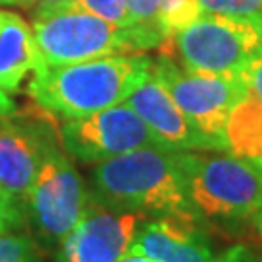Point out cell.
Here are the masks:
<instances>
[{
  "instance_id": "cell-11",
  "label": "cell",
  "mask_w": 262,
  "mask_h": 262,
  "mask_svg": "<svg viewBox=\"0 0 262 262\" xmlns=\"http://www.w3.org/2000/svg\"><path fill=\"white\" fill-rule=\"evenodd\" d=\"M126 105L138 113L163 150L215 151L212 142L198 132L154 74L148 76V80L128 95Z\"/></svg>"
},
{
  "instance_id": "cell-28",
  "label": "cell",
  "mask_w": 262,
  "mask_h": 262,
  "mask_svg": "<svg viewBox=\"0 0 262 262\" xmlns=\"http://www.w3.org/2000/svg\"><path fill=\"white\" fill-rule=\"evenodd\" d=\"M260 169H262V167H260Z\"/></svg>"
},
{
  "instance_id": "cell-4",
  "label": "cell",
  "mask_w": 262,
  "mask_h": 262,
  "mask_svg": "<svg viewBox=\"0 0 262 262\" xmlns=\"http://www.w3.org/2000/svg\"><path fill=\"white\" fill-rule=\"evenodd\" d=\"M187 196L196 215L239 222L262 210V169L229 151H179Z\"/></svg>"
},
{
  "instance_id": "cell-1",
  "label": "cell",
  "mask_w": 262,
  "mask_h": 262,
  "mask_svg": "<svg viewBox=\"0 0 262 262\" xmlns=\"http://www.w3.org/2000/svg\"><path fill=\"white\" fill-rule=\"evenodd\" d=\"M151 60L142 53L111 55L62 66H39L28 95L41 111L64 121L82 119L128 99L151 74Z\"/></svg>"
},
{
  "instance_id": "cell-18",
  "label": "cell",
  "mask_w": 262,
  "mask_h": 262,
  "mask_svg": "<svg viewBox=\"0 0 262 262\" xmlns=\"http://www.w3.org/2000/svg\"><path fill=\"white\" fill-rule=\"evenodd\" d=\"M202 14L233 18H262V0H198Z\"/></svg>"
},
{
  "instance_id": "cell-27",
  "label": "cell",
  "mask_w": 262,
  "mask_h": 262,
  "mask_svg": "<svg viewBox=\"0 0 262 262\" xmlns=\"http://www.w3.org/2000/svg\"><path fill=\"white\" fill-rule=\"evenodd\" d=\"M39 2H56V0H39Z\"/></svg>"
},
{
  "instance_id": "cell-25",
  "label": "cell",
  "mask_w": 262,
  "mask_h": 262,
  "mask_svg": "<svg viewBox=\"0 0 262 262\" xmlns=\"http://www.w3.org/2000/svg\"><path fill=\"white\" fill-rule=\"evenodd\" d=\"M37 2L39 0H18V6H21V8H33Z\"/></svg>"
},
{
  "instance_id": "cell-15",
  "label": "cell",
  "mask_w": 262,
  "mask_h": 262,
  "mask_svg": "<svg viewBox=\"0 0 262 262\" xmlns=\"http://www.w3.org/2000/svg\"><path fill=\"white\" fill-rule=\"evenodd\" d=\"M45 4L62 10L88 12L105 21H111L119 28H140L134 24L124 0H56V2H45Z\"/></svg>"
},
{
  "instance_id": "cell-21",
  "label": "cell",
  "mask_w": 262,
  "mask_h": 262,
  "mask_svg": "<svg viewBox=\"0 0 262 262\" xmlns=\"http://www.w3.org/2000/svg\"><path fill=\"white\" fill-rule=\"evenodd\" d=\"M243 76L249 88L254 92V95L262 101V55L254 56L253 60L245 66Z\"/></svg>"
},
{
  "instance_id": "cell-2",
  "label": "cell",
  "mask_w": 262,
  "mask_h": 262,
  "mask_svg": "<svg viewBox=\"0 0 262 262\" xmlns=\"http://www.w3.org/2000/svg\"><path fill=\"white\" fill-rule=\"evenodd\" d=\"M97 204L119 212L192 215L179 151L140 148L95 163Z\"/></svg>"
},
{
  "instance_id": "cell-12",
  "label": "cell",
  "mask_w": 262,
  "mask_h": 262,
  "mask_svg": "<svg viewBox=\"0 0 262 262\" xmlns=\"http://www.w3.org/2000/svg\"><path fill=\"white\" fill-rule=\"evenodd\" d=\"M128 253L154 262H214L215 254L208 237L194 225L192 215H165L142 222Z\"/></svg>"
},
{
  "instance_id": "cell-26",
  "label": "cell",
  "mask_w": 262,
  "mask_h": 262,
  "mask_svg": "<svg viewBox=\"0 0 262 262\" xmlns=\"http://www.w3.org/2000/svg\"><path fill=\"white\" fill-rule=\"evenodd\" d=\"M0 6H18V0H0Z\"/></svg>"
},
{
  "instance_id": "cell-14",
  "label": "cell",
  "mask_w": 262,
  "mask_h": 262,
  "mask_svg": "<svg viewBox=\"0 0 262 262\" xmlns=\"http://www.w3.org/2000/svg\"><path fill=\"white\" fill-rule=\"evenodd\" d=\"M225 142L229 154L262 167V101L251 88L229 113Z\"/></svg>"
},
{
  "instance_id": "cell-23",
  "label": "cell",
  "mask_w": 262,
  "mask_h": 262,
  "mask_svg": "<svg viewBox=\"0 0 262 262\" xmlns=\"http://www.w3.org/2000/svg\"><path fill=\"white\" fill-rule=\"evenodd\" d=\"M14 115H16V103L10 99L8 92L0 88V119H8Z\"/></svg>"
},
{
  "instance_id": "cell-9",
  "label": "cell",
  "mask_w": 262,
  "mask_h": 262,
  "mask_svg": "<svg viewBox=\"0 0 262 262\" xmlns=\"http://www.w3.org/2000/svg\"><path fill=\"white\" fill-rule=\"evenodd\" d=\"M142 215L94 204L62 239L60 262H121L130 251Z\"/></svg>"
},
{
  "instance_id": "cell-20",
  "label": "cell",
  "mask_w": 262,
  "mask_h": 262,
  "mask_svg": "<svg viewBox=\"0 0 262 262\" xmlns=\"http://www.w3.org/2000/svg\"><path fill=\"white\" fill-rule=\"evenodd\" d=\"M21 225L19 200L12 198L0 188V233H8Z\"/></svg>"
},
{
  "instance_id": "cell-13",
  "label": "cell",
  "mask_w": 262,
  "mask_h": 262,
  "mask_svg": "<svg viewBox=\"0 0 262 262\" xmlns=\"http://www.w3.org/2000/svg\"><path fill=\"white\" fill-rule=\"evenodd\" d=\"M43 64L28 21L16 12L0 10V88L8 94H18L28 74Z\"/></svg>"
},
{
  "instance_id": "cell-3",
  "label": "cell",
  "mask_w": 262,
  "mask_h": 262,
  "mask_svg": "<svg viewBox=\"0 0 262 262\" xmlns=\"http://www.w3.org/2000/svg\"><path fill=\"white\" fill-rule=\"evenodd\" d=\"M31 29L43 62L62 66L111 55L156 49L163 35L144 28H119L88 12L62 10L37 2L31 10Z\"/></svg>"
},
{
  "instance_id": "cell-6",
  "label": "cell",
  "mask_w": 262,
  "mask_h": 262,
  "mask_svg": "<svg viewBox=\"0 0 262 262\" xmlns=\"http://www.w3.org/2000/svg\"><path fill=\"white\" fill-rule=\"evenodd\" d=\"M151 74L173 97L187 119L212 142L215 151H229L225 124L235 103L247 94L249 84L241 74H208L179 66L171 56L154 60Z\"/></svg>"
},
{
  "instance_id": "cell-5",
  "label": "cell",
  "mask_w": 262,
  "mask_h": 262,
  "mask_svg": "<svg viewBox=\"0 0 262 262\" xmlns=\"http://www.w3.org/2000/svg\"><path fill=\"white\" fill-rule=\"evenodd\" d=\"M161 49L163 55H177L183 68L192 72L241 74L262 55V18L200 14L190 26L163 39Z\"/></svg>"
},
{
  "instance_id": "cell-7",
  "label": "cell",
  "mask_w": 262,
  "mask_h": 262,
  "mask_svg": "<svg viewBox=\"0 0 262 262\" xmlns=\"http://www.w3.org/2000/svg\"><path fill=\"white\" fill-rule=\"evenodd\" d=\"M31 217L47 241L62 243L88 204L82 175L58 146L51 144L26 198Z\"/></svg>"
},
{
  "instance_id": "cell-19",
  "label": "cell",
  "mask_w": 262,
  "mask_h": 262,
  "mask_svg": "<svg viewBox=\"0 0 262 262\" xmlns=\"http://www.w3.org/2000/svg\"><path fill=\"white\" fill-rule=\"evenodd\" d=\"M128 12L136 26L144 29H151L163 35V31L159 28L158 19V0H124Z\"/></svg>"
},
{
  "instance_id": "cell-17",
  "label": "cell",
  "mask_w": 262,
  "mask_h": 262,
  "mask_svg": "<svg viewBox=\"0 0 262 262\" xmlns=\"http://www.w3.org/2000/svg\"><path fill=\"white\" fill-rule=\"evenodd\" d=\"M0 262H41L37 243L24 233H0Z\"/></svg>"
},
{
  "instance_id": "cell-24",
  "label": "cell",
  "mask_w": 262,
  "mask_h": 262,
  "mask_svg": "<svg viewBox=\"0 0 262 262\" xmlns=\"http://www.w3.org/2000/svg\"><path fill=\"white\" fill-rule=\"evenodd\" d=\"M121 262H154L150 258H146V256H142V254H136V253H126L124 256L121 258Z\"/></svg>"
},
{
  "instance_id": "cell-16",
  "label": "cell",
  "mask_w": 262,
  "mask_h": 262,
  "mask_svg": "<svg viewBox=\"0 0 262 262\" xmlns=\"http://www.w3.org/2000/svg\"><path fill=\"white\" fill-rule=\"evenodd\" d=\"M200 14L202 10L198 6V0H158V19L163 39L190 26L200 18Z\"/></svg>"
},
{
  "instance_id": "cell-10",
  "label": "cell",
  "mask_w": 262,
  "mask_h": 262,
  "mask_svg": "<svg viewBox=\"0 0 262 262\" xmlns=\"http://www.w3.org/2000/svg\"><path fill=\"white\" fill-rule=\"evenodd\" d=\"M53 132L37 117L0 119V188L16 200H26L35 181Z\"/></svg>"
},
{
  "instance_id": "cell-22",
  "label": "cell",
  "mask_w": 262,
  "mask_h": 262,
  "mask_svg": "<svg viewBox=\"0 0 262 262\" xmlns=\"http://www.w3.org/2000/svg\"><path fill=\"white\" fill-rule=\"evenodd\" d=\"M214 262H258L254 258V254L243 247V245H235L231 249H227L225 253H222L220 256H215Z\"/></svg>"
},
{
  "instance_id": "cell-8",
  "label": "cell",
  "mask_w": 262,
  "mask_h": 262,
  "mask_svg": "<svg viewBox=\"0 0 262 262\" xmlns=\"http://www.w3.org/2000/svg\"><path fill=\"white\" fill-rule=\"evenodd\" d=\"M60 142L66 154L82 163H101L140 148L163 150L138 113L126 103L66 121L60 128Z\"/></svg>"
}]
</instances>
